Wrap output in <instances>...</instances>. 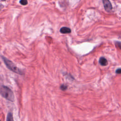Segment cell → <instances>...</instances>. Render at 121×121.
<instances>
[{
    "instance_id": "cell-10",
    "label": "cell",
    "mask_w": 121,
    "mask_h": 121,
    "mask_svg": "<svg viewBox=\"0 0 121 121\" xmlns=\"http://www.w3.org/2000/svg\"><path fill=\"white\" fill-rule=\"evenodd\" d=\"M3 7H4V6H3V5H2V4H0V11L2 9Z\"/></svg>"
},
{
    "instance_id": "cell-9",
    "label": "cell",
    "mask_w": 121,
    "mask_h": 121,
    "mask_svg": "<svg viewBox=\"0 0 121 121\" xmlns=\"http://www.w3.org/2000/svg\"><path fill=\"white\" fill-rule=\"evenodd\" d=\"M121 69H117L116 70V74H120L121 73Z\"/></svg>"
},
{
    "instance_id": "cell-1",
    "label": "cell",
    "mask_w": 121,
    "mask_h": 121,
    "mask_svg": "<svg viewBox=\"0 0 121 121\" xmlns=\"http://www.w3.org/2000/svg\"><path fill=\"white\" fill-rule=\"evenodd\" d=\"M0 94L1 95L6 99L13 102L15 96L12 90L9 87L5 86H2L0 87Z\"/></svg>"
},
{
    "instance_id": "cell-11",
    "label": "cell",
    "mask_w": 121,
    "mask_h": 121,
    "mask_svg": "<svg viewBox=\"0 0 121 121\" xmlns=\"http://www.w3.org/2000/svg\"><path fill=\"white\" fill-rule=\"evenodd\" d=\"M2 1H5L6 0H1Z\"/></svg>"
},
{
    "instance_id": "cell-2",
    "label": "cell",
    "mask_w": 121,
    "mask_h": 121,
    "mask_svg": "<svg viewBox=\"0 0 121 121\" xmlns=\"http://www.w3.org/2000/svg\"><path fill=\"white\" fill-rule=\"evenodd\" d=\"M1 58L3 61L4 62L5 65H6L7 67L9 69H10L11 71H13V72L18 74H19V75L23 74V71L21 70L20 69H19L18 67H17L13 62H12L11 61L8 60L7 58L3 56H2Z\"/></svg>"
},
{
    "instance_id": "cell-4",
    "label": "cell",
    "mask_w": 121,
    "mask_h": 121,
    "mask_svg": "<svg viewBox=\"0 0 121 121\" xmlns=\"http://www.w3.org/2000/svg\"><path fill=\"white\" fill-rule=\"evenodd\" d=\"M99 62L100 65L103 66H106L108 64L107 60L104 57H102L99 59Z\"/></svg>"
},
{
    "instance_id": "cell-8",
    "label": "cell",
    "mask_w": 121,
    "mask_h": 121,
    "mask_svg": "<svg viewBox=\"0 0 121 121\" xmlns=\"http://www.w3.org/2000/svg\"><path fill=\"white\" fill-rule=\"evenodd\" d=\"M19 2L22 5H26L27 4V0H20Z\"/></svg>"
},
{
    "instance_id": "cell-7",
    "label": "cell",
    "mask_w": 121,
    "mask_h": 121,
    "mask_svg": "<svg viewBox=\"0 0 121 121\" xmlns=\"http://www.w3.org/2000/svg\"><path fill=\"white\" fill-rule=\"evenodd\" d=\"M67 87H68V86L65 84H62L60 86V88L61 89V90L63 91L66 90L67 89Z\"/></svg>"
},
{
    "instance_id": "cell-6",
    "label": "cell",
    "mask_w": 121,
    "mask_h": 121,
    "mask_svg": "<svg viewBox=\"0 0 121 121\" xmlns=\"http://www.w3.org/2000/svg\"><path fill=\"white\" fill-rule=\"evenodd\" d=\"M6 121H14L13 114L11 112H9L8 113Z\"/></svg>"
},
{
    "instance_id": "cell-5",
    "label": "cell",
    "mask_w": 121,
    "mask_h": 121,
    "mask_svg": "<svg viewBox=\"0 0 121 121\" xmlns=\"http://www.w3.org/2000/svg\"><path fill=\"white\" fill-rule=\"evenodd\" d=\"M60 32L62 34H69L71 32V30L67 27H62L60 29Z\"/></svg>"
},
{
    "instance_id": "cell-12",
    "label": "cell",
    "mask_w": 121,
    "mask_h": 121,
    "mask_svg": "<svg viewBox=\"0 0 121 121\" xmlns=\"http://www.w3.org/2000/svg\"></svg>"
},
{
    "instance_id": "cell-3",
    "label": "cell",
    "mask_w": 121,
    "mask_h": 121,
    "mask_svg": "<svg viewBox=\"0 0 121 121\" xmlns=\"http://www.w3.org/2000/svg\"><path fill=\"white\" fill-rule=\"evenodd\" d=\"M104 8L107 12H110L112 9V5L109 0H103Z\"/></svg>"
}]
</instances>
